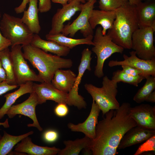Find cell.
<instances>
[{"label":"cell","instance_id":"2e32d148","mask_svg":"<svg viewBox=\"0 0 155 155\" xmlns=\"http://www.w3.org/2000/svg\"><path fill=\"white\" fill-rule=\"evenodd\" d=\"M100 111L97 104L93 100L90 113L86 120L77 124L69 123L67 127L71 131L82 132L85 136L93 140L95 138L96 128Z\"/></svg>","mask_w":155,"mask_h":155},{"label":"cell","instance_id":"1f68e13d","mask_svg":"<svg viewBox=\"0 0 155 155\" xmlns=\"http://www.w3.org/2000/svg\"><path fill=\"white\" fill-rule=\"evenodd\" d=\"M155 151V135L150 138L138 147L134 155H139L146 152Z\"/></svg>","mask_w":155,"mask_h":155},{"label":"cell","instance_id":"ab89813d","mask_svg":"<svg viewBox=\"0 0 155 155\" xmlns=\"http://www.w3.org/2000/svg\"><path fill=\"white\" fill-rule=\"evenodd\" d=\"M6 78L7 76L6 72L0 60V84L4 81H6Z\"/></svg>","mask_w":155,"mask_h":155},{"label":"cell","instance_id":"e0dca14e","mask_svg":"<svg viewBox=\"0 0 155 155\" xmlns=\"http://www.w3.org/2000/svg\"><path fill=\"white\" fill-rule=\"evenodd\" d=\"M155 135V130L148 129L138 126L128 130L121 139L117 149H123L145 141Z\"/></svg>","mask_w":155,"mask_h":155},{"label":"cell","instance_id":"74e56055","mask_svg":"<svg viewBox=\"0 0 155 155\" xmlns=\"http://www.w3.org/2000/svg\"><path fill=\"white\" fill-rule=\"evenodd\" d=\"M10 46H11L10 42L3 36L0 30V52Z\"/></svg>","mask_w":155,"mask_h":155},{"label":"cell","instance_id":"ee69618b","mask_svg":"<svg viewBox=\"0 0 155 155\" xmlns=\"http://www.w3.org/2000/svg\"><path fill=\"white\" fill-rule=\"evenodd\" d=\"M3 126L4 127L7 128L9 127V124L8 119H7L5 121L3 122H0V126Z\"/></svg>","mask_w":155,"mask_h":155},{"label":"cell","instance_id":"5bb4252c","mask_svg":"<svg viewBox=\"0 0 155 155\" xmlns=\"http://www.w3.org/2000/svg\"><path fill=\"white\" fill-rule=\"evenodd\" d=\"M129 53V56L125 54L123 55V60L110 61L108 66L113 67L123 65H128L141 70L147 76H155V58L149 60H144L137 57L134 51L130 52Z\"/></svg>","mask_w":155,"mask_h":155},{"label":"cell","instance_id":"ba28073f","mask_svg":"<svg viewBox=\"0 0 155 155\" xmlns=\"http://www.w3.org/2000/svg\"><path fill=\"white\" fill-rule=\"evenodd\" d=\"M22 45L11 46V55L17 85L20 86L28 81L42 83L44 81L38 75L30 68L22 51Z\"/></svg>","mask_w":155,"mask_h":155},{"label":"cell","instance_id":"bcb514c9","mask_svg":"<svg viewBox=\"0 0 155 155\" xmlns=\"http://www.w3.org/2000/svg\"><path fill=\"white\" fill-rule=\"evenodd\" d=\"M1 137H2V136H1V135L0 134V139H1Z\"/></svg>","mask_w":155,"mask_h":155},{"label":"cell","instance_id":"f1b7e54d","mask_svg":"<svg viewBox=\"0 0 155 155\" xmlns=\"http://www.w3.org/2000/svg\"><path fill=\"white\" fill-rule=\"evenodd\" d=\"M143 86L140 88L133 98V100L137 103L144 101L148 95L155 89V76L148 75Z\"/></svg>","mask_w":155,"mask_h":155},{"label":"cell","instance_id":"5b68a950","mask_svg":"<svg viewBox=\"0 0 155 155\" xmlns=\"http://www.w3.org/2000/svg\"><path fill=\"white\" fill-rule=\"evenodd\" d=\"M0 30L3 36L10 42L11 46L30 44L34 34L21 18L6 13L0 22Z\"/></svg>","mask_w":155,"mask_h":155},{"label":"cell","instance_id":"9c48e42d","mask_svg":"<svg viewBox=\"0 0 155 155\" xmlns=\"http://www.w3.org/2000/svg\"><path fill=\"white\" fill-rule=\"evenodd\" d=\"M96 0L88 1L81 4V12L77 18L71 24L64 26L61 33L67 36L73 37L80 30L84 37L93 35V29L89 22V18Z\"/></svg>","mask_w":155,"mask_h":155},{"label":"cell","instance_id":"f546056e","mask_svg":"<svg viewBox=\"0 0 155 155\" xmlns=\"http://www.w3.org/2000/svg\"><path fill=\"white\" fill-rule=\"evenodd\" d=\"M145 79L144 76H133L125 73L122 70L114 71L111 78L112 80L117 83L122 82L136 87H137L139 84Z\"/></svg>","mask_w":155,"mask_h":155},{"label":"cell","instance_id":"7a4b0ae2","mask_svg":"<svg viewBox=\"0 0 155 155\" xmlns=\"http://www.w3.org/2000/svg\"><path fill=\"white\" fill-rule=\"evenodd\" d=\"M116 18L107 34L112 41L124 49L132 47V36L139 28L136 5L129 3L115 10Z\"/></svg>","mask_w":155,"mask_h":155},{"label":"cell","instance_id":"4316f807","mask_svg":"<svg viewBox=\"0 0 155 155\" xmlns=\"http://www.w3.org/2000/svg\"><path fill=\"white\" fill-rule=\"evenodd\" d=\"M33 131L22 135L15 136L3 131V134L0 140V155L8 154L13 148L23 139L32 134Z\"/></svg>","mask_w":155,"mask_h":155},{"label":"cell","instance_id":"cb8c5ba5","mask_svg":"<svg viewBox=\"0 0 155 155\" xmlns=\"http://www.w3.org/2000/svg\"><path fill=\"white\" fill-rule=\"evenodd\" d=\"M33 82H28L20 86L19 88L13 92L4 95L5 101L0 108V120L6 114L7 111L18 98L24 94L33 92Z\"/></svg>","mask_w":155,"mask_h":155},{"label":"cell","instance_id":"8d00e7d4","mask_svg":"<svg viewBox=\"0 0 155 155\" xmlns=\"http://www.w3.org/2000/svg\"><path fill=\"white\" fill-rule=\"evenodd\" d=\"M18 85H11L9 84L6 81L0 84V96L17 88Z\"/></svg>","mask_w":155,"mask_h":155},{"label":"cell","instance_id":"30bf717a","mask_svg":"<svg viewBox=\"0 0 155 155\" xmlns=\"http://www.w3.org/2000/svg\"><path fill=\"white\" fill-rule=\"evenodd\" d=\"M91 51L88 48L84 49L82 52L80 63L78 67V73L76 75L73 86L68 92L69 97L74 105L78 108H85L87 104L84 98L79 94V86L82 77L86 70L90 71L91 61L92 59Z\"/></svg>","mask_w":155,"mask_h":155},{"label":"cell","instance_id":"836d02e7","mask_svg":"<svg viewBox=\"0 0 155 155\" xmlns=\"http://www.w3.org/2000/svg\"><path fill=\"white\" fill-rule=\"evenodd\" d=\"M59 137L58 132L53 130H49L45 131L43 135L44 140L46 142L52 143L57 140Z\"/></svg>","mask_w":155,"mask_h":155},{"label":"cell","instance_id":"c3c4849f","mask_svg":"<svg viewBox=\"0 0 155 155\" xmlns=\"http://www.w3.org/2000/svg\"><path fill=\"white\" fill-rule=\"evenodd\" d=\"M145 0L148 1H150L152 0Z\"/></svg>","mask_w":155,"mask_h":155},{"label":"cell","instance_id":"7402d4cb","mask_svg":"<svg viewBox=\"0 0 155 155\" xmlns=\"http://www.w3.org/2000/svg\"><path fill=\"white\" fill-rule=\"evenodd\" d=\"M30 44L46 52H49L60 57L67 55L71 49L55 41L42 39L38 34H34Z\"/></svg>","mask_w":155,"mask_h":155},{"label":"cell","instance_id":"b9f144b4","mask_svg":"<svg viewBox=\"0 0 155 155\" xmlns=\"http://www.w3.org/2000/svg\"><path fill=\"white\" fill-rule=\"evenodd\" d=\"M51 1L54 3H58L61 4L62 6L65 5L67 3L69 0H51Z\"/></svg>","mask_w":155,"mask_h":155},{"label":"cell","instance_id":"8fae6325","mask_svg":"<svg viewBox=\"0 0 155 155\" xmlns=\"http://www.w3.org/2000/svg\"><path fill=\"white\" fill-rule=\"evenodd\" d=\"M33 91L37 95L38 104L45 103L47 100H51L58 104L63 103L72 106L68 93L58 90L51 83H34Z\"/></svg>","mask_w":155,"mask_h":155},{"label":"cell","instance_id":"83f0119b","mask_svg":"<svg viewBox=\"0 0 155 155\" xmlns=\"http://www.w3.org/2000/svg\"><path fill=\"white\" fill-rule=\"evenodd\" d=\"M0 60L6 73V82L10 85H17L10 50L8 48L0 52Z\"/></svg>","mask_w":155,"mask_h":155},{"label":"cell","instance_id":"4dcf8cb0","mask_svg":"<svg viewBox=\"0 0 155 155\" xmlns=\"http://www.w3.org/2000/svg\"><path fill=\"white\" fill-rule=\"evenodd\" d=\"M99 7L101 10L115 11L129 3L128 0H99Z\"/></svg>","mask_w":155,"mask_h":155},{"label":"cell","instance_id":"4fadbf2b","mask_svg":"<svg viewBox=\"0 0 155 155\" xmlns=\"http://www.w3.org/2000/svg\"><path fill=\"white\" fill-rule=\"evenodd\" d=\"M81 4L78 1L73 0L58 9L52 18L51 28L48 34L53 35L61 33L65 22L70 20L76 12L81 11Z\"/></svg>","mask_w":155,"mask_h":155},{"label":"cell","instance_id":"3957f363","mask_svg":"<svg viewBox=\"0 0 155 155\" xmlns=\"http://www.w3.org/2000/svg\"><path fill=\"white\" fill-rule=\"evenodd\" d=\"M22 48L24 58L37 69L38 76L44 82L51 83L57 69L69 68L73 65L70 59L48 54L30 44L22 45Z\"/></svg>","mask_w":155,"mask_h":155},{"label":"cell","instance_id":"603a6c76","mask_svg":"<svg viewBox=\"0 0 155 155\" xmlns=\"http://www.w3.org/2000/svg\"><path fill=\"white\" fill-rule=\"evenodd\" d=\"M38 0H29L28 9L23 12L22 22L34 34H38L41 30L39 18Z\"/></svg>","mask_w":155,"mask_h":155},{"label":"cell","instance_id":"e575fe53","mask_svg":"<svg viewBox=\"0 0 155 155\" xmlns=\"http://www.w3.org/2000/svg\"><path fill=\"white\" fill-rule=\"evenodd\" d=\"M54 111L55 114L59 117H63L67 115L69 111L67 104L65 103L58 104L56 106Z\"/></svg>","mask_w":155,"mask_h":155},{"label":"cell","instance_id":"44dd1931","mask_svg":"<svg viewBox=\"0 0 155 155\" xmlns=\"http://www.w3.org/2000/svg\"><path fill=\"white\" fill-rule=\"evenodd\" d=\"M77 75L70 69H57L51 81L52 84L62 91L69 92L72 88Z\"/></svg>","mask_w":155,"mask_h":155},{"label":"cell","instance_id":"277c9868","mask_svg":"<svg viewBox=\"0 0 155 155\" xmlns=\"http://www.w3.org/2000/svg\"><path fill=\"white\" fill-rule=\"evenodd\" d=\"M102 84L101 87H98L92 84L86 83L84 88L104 115L110 110L118 109L120 105L116 98L117 83L105 76L103 78Z\"/></svg>","mask_w":155,"mask_h":155},{"label":"cell","instance_id":"60d3db41","mask_svg":"<svg viewBox=\"0 0 155 155\" xmlns=\"http://www.w3.org/2000/svg\"><path fill=\"white\" fill-rule=\"evenodd\" d=\"M147 102L154 103L155 102V91L151 93L148 96L145 100Z\"/></svg>","mask_w":155,"mask_h":155},{"label":"cell","instance_id":"d590c367","mask_svg":"<svg viewBox=\"0 0 155 155\" xmlns=\"http://www.w3.org/2000/svg\"><path fill=\"white\" fill-rule=\"evenodd\" d=\"M51 7V0H39L38 9L41 13H44L49 11Z\"/></svg>","mask_w":155,"mask_h":155},{"label":"cell","instance_id":"9a60e30c","mask_svg":"<svg viewBox=\"0 0 155 155\" xmlns=\"http://www.w3.org/2000/svg\"><path fill=\"white\" fill-rule=\"evenodd\" d=\"M129 113L137 126L148 129L155 130V106L142 104L131 107Z\"/></svg>","mask_w":155,"mask_h":155},{"label":"cell","instance_id":"f35d334b","mask_svg":"<svg viewBox=\"0 0 155 155\" xmlns=\"http://www.w3.org/2000/svg\"><path fill=\"white\" fill-rule=\"evenodd\" d=\"M29 0H23L21 4L14 9L16 13L18 14L23 13L25 10L26 6L29 2Z\"/></svg>","mask_w":155,"mask_h":155},{"label":"cell","instance_id":"7bdbcfd3","mask_svg":"<svg viewBox=\"0 0 155 155\" xmlns=\"http://www.w3.org/2000/svg\"><path fill=\"white\" fill-rule=\"evenodd\" d=\"M142 0H128L129 3L131 5H136L142 2Z\"/></svg>","mask_w":155,"mask_h":155},{"label":"cell","instance_id":"6da1fadb","mask_svg":"<svg viewBox=\"0 0 155 155\" xmlns=\"http://www.w3.org/2000/svg\"><path fill=\"white\" fill-rule=\"evenodd\" d=\"M130 104L124 102L117 109L110 110L96 126L95 137L89 148L93 155H115L119 143L130 129L137 126L131 116Z\"/></svg>","mask_w":155,"mask_h":155},{"label":"cell","instance_id":"d4e9b609","mask_svg":"<svg viewBox=\"0 0 155 155\" xmlns=\"http://www.w3.org/2000/svg\"><path fill=\"white\" fill-rule=\"evenodd\" d=\"M46 39L55 41L59 44L72 49L76 46L81 44H86L94 45L92 40L93 36L90 35L84 38L80 39H74L67 37L61 33L51 35L49 34L45 36Z\"/></svg>","mask_w":155,"mask_h":155},{"label":"cell","instance_id":"7dc6e473","mask_svg":"<svg viewBox=\"0 0 155 155\" xmlns=\"http://www.w3.org/2000/svg\"><path fill=\"white\" fill-rule=\"evenodd\" d=\"M91 0H86V1H91Z\"/></svg>","mask_w":155,"mask_h":155},{"label":"cell","instance_id":"52a82bcc","mask_svg":"<svg viewBox=\"0 0 155 155\" xmlns=\"http://www.w3.org/2000/svg\"><path fill=\"white\" fill-rule=\"evenodd\" d=\"M155 31L151 27H140L133 33L131 49L139 58L146 60L155 58L154 37Z\"/></svg>","mask_w":155,"mask_h":155},{"label":"cell","instance_id":"484cf974","mask_svg":"<svg viewBox=\"0 0 155 155\" xmlns=\"http://www.w3.org/2000/svg\"><path fill=\"white\" fill-rule=\"evenodd\" d=\"M91 140L85 136L83 138L77 139L74 140L64 141L63 143L65 147L63 149H61L57 154L78 155L82 149L88 148Z\"/></svg>","mask_w":155,"mask_h":155},{"label":"cell","instance_id":"ac0fdd59","mask_svg":"<svg viewBox=\"0 0 155 155\" xmlns=\"http://www.w3.org/2000/svg\"><path fill=\"white\" fill-rule=\"evenodd\" d=\"M61 149L55 147L42 146L36 145L28 136L23 139L15 146V151L32 155H55Z\"/></svg>","mask_w":155,"mask_h":155},{"label":"cell","instance_id":"f6af8a7d","mask_svg":"<svg viewBox=\"0 0 155 155\" xmlns=\"http://www.w3.org/2000/svg\"><path fill=\"white\" fill-rule=\"evenodd\" d=\"M73 0H76L77 1H78L79 2H80V3H86V0H69V2L71 1H73Z\"/></svg>","mask_w":155,"mask_h":155},{"label":"cell","instance_id":"d6a6232c","mask_svg":"<svg viewBox=\"0 0 155 155\" xmlns=\"http://www.w3.org/2000/svg\"><path fill=\"white\" fill-rule=\"evenodd\" d=\"M122 70L125 73L133 76H142L145 77L147 76L141 70L137 68L126 65L121 66Z\"/></svg>","mask_w":155,"mask_h":155},{"label":"cell","instance_id":"8992f818","mask_svg":"<svg viewBox=\"0 0 155 155\" xmlns=\"http://www.w3.org/2000/svg\"><path fill=\"white\" fill-rule=\"evenodd\" d=\"M92 41L94 44L92 51L97 57L94 74L100 78L104 75L103 68L105 61L114 53H122L124 49L114 43L107 34L103 35L101 27L96 29Z\"/></svg>","mask_w":155,"mask_h":155},{"label":"cell","instance_id":"ffe728a7","mask_svg":"<svg viewBox=\"0 0 155 155\" xmlns=\"http://www.w3.org/2000/svg\"><path fill=\"white\" fill-rule=\"evenodd\" d=\"M136 7L139 28L149 27L155 30V3L141 2Z\"/></svg>","mask_w":155,"mask_h":155},{"label":"cell","instance_id":"d6986e66","mask_svg":"<svg viewBox=\"0 0 155 155\" xmlns=\"http://www.w3.org/2000/svg\"><path fill=\"white\" fill-rule=\"evenodd\" d=\"M116 18L115 11H105L93 9L91 14L89 22L92 29L97 25L102 28L103 35L106 34L107 30L111 29Z\"/></svg>","mask_w":155,"mask_h":155},{"label":"cell","instance_id":"7c38bea8","mask_svg":"<svg viewBox=\"0 0 155 155\" xmlns=\"http://www.w3.org/2000/svg\"><path fill=\"white\" fill-rule=\"evenodd\" d=\"M38 104V98L34 92L30 93L28 98L23 102L13 105L7 111L6 115L10 118H12L18 115L28 117L33 121V123L28 124V127H36L39 131L43 130L38 120L36 113V107Z\"/></svg>","mask_w":155,"mask_h":155}]
</instances>
